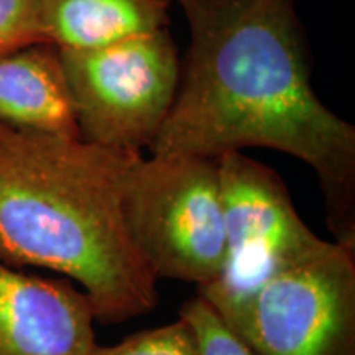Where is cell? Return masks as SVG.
<instances>
[{
    "label": "cell",
    "instance_id": "6da1fadb",
    "mask_svg": "<svg viewBox=\"0 0 355 355\" xmlns=\"http://www.w3.org/2000/svg\"><path fill=\"white\" fill-rule=\"evenodd\" d=\"M189 26L180 86L153 155L219 158L259 146L318 175L334 242L355 248V127L311 84L296 0H176Z\"/></svg>",
    "mask_w": 355,
    "mask_h": 355
},
{
    "label": "cell",
    "instance_id": "7a4b0ae2",
    "mask_svg": "<svg viewBox=\"0 0 355 355\" xmlns=\"http://www.w3.org/2000/svg\"><path fill=\"white\" fill-rule=\"evenodd\" d=\"M141 152L0 123V263L83 286L101 324L157 308L155 275L128 237L122 201Z\"/></svg>",
    "mask_w": 355,
    "mask_h": 355
},
{
    "label": "cell",
    "instance_id": "3957f363",
    "mask_svg": "<svg viewBox=\"0 0 355 355\" xmlns=\"http://www.w3.org/2000/svg\"><path fill=\"white\" fill-rule=\"evenodd\" d=\"M122 212L133 247L157 279L202 286L220 272L225 234L217 158H141L128 176Z\"/></svg>",
    "mask_w": 355,
    "mask_h": 355
},
{
    "label": "cell",
    "instance_id": "277c9868",
    "mask_svg": "<svg viewBox=\"0 0 355 355\" xmlns=\"http://www.w3.org/2000/svg\"><path fill=\"white\" fill-rule=\"evenodd\" d=\"M60 56L79 139L150 148L180 86L181 60L168 26L104 46L60 50Z\"/></svg>",
    "mask_w": 355,
    "mask_h": 355
},
{
    "label": "cell",
    "instance_id": "5b68a950",
    "mask_svg": "<svg viewBox=\"0 0 355 355\" xmlns=\"http://www.w3.org/2000/svg\"><path fill=\"white\" fill-rule=\"evenodd\" d=\"M225 255L198 295L230 322L268 278L303 259L322 241L301 219L285 181L273 168L227 152L217 158Z\"/></svg>",
    "mask_w": 355,
    "mask_h": 355
},
{
    "label": "cell",
    "instance_id": "8992f818",
    "mask_svg": "<svg viewBox=\"0 0 355 355\" xmlns=\"http://www.w3.org/2000/svg\"><path fill=\"white\" fill-rule=\"evenodd\" d=\"M229 324L257 355H355V248L322 241Z\"/></svg>",
    "mask_w": 355,
    "mask_h": 355
},
{
    "label": "cell",
    "instance_id": "52a82bcc",
    "mask_svg": "<svg viewBox=\"0 0 355 355\" xmlns=\"http://www.w3.org/2000/svg\"><path fill=\"white\" fill-rule=\"evenodd\" d=\"M94 309L69 279L0 263V355H89Z\"/></svg>",
    "mask_w": 355,
    "mask_h": 355
},
{
    "label": "cell",
    "instance_id": "ba28073f",
    "mask_svg": "<svg viewBox=\"0 0 355 355\" xmlns=\"http://www.w3.org/2000/svg\"><path fill=\"white\" fill-rule=\"evenodd\" d=\"M0 123L79 137L55 44L37 43L0 55Z\"/></svg>",
    "mask_w": 355,
    "mask_h": 355
},
{
    "label": "cell",
    "instance_id": "9c48e42d",
    "mask_svg": "<svg viewBox=\"0 0 355 355\" xmlns=\"http://www.w3.org/2000/svg\"><path fill=\"white\" fill-rule=\"evenodd\" d=\"M173 0H40L46 43L60 50L104 46L170 25Z\"/></svg>",
    "mask_w": 355,
    "mask_h": 355
},
{
    "label": "cell",
    "instance_id": "30bf717a",
    "mask_svg": "<svg viewBox=\"0 0 355 355\" xmlns=\"http://www.w3.org/2000/svg\"><path fill=\"white\" fill-rule=\"evenodd\" d=\"M180 318L193 327L199 355H257L214 306L199 295L181 306Z\"/></svg>",
    "mask_w": 355,
    "mask_h": 355
},
{
    "label": "cell",
    "instance_id": "8fae6325",
    "mask_svg": "<svg viewBox=\"0 0 355 355\" xmlns=\"http://www.w3.org/2000/svg\"><path fill=\"white\" fill-rule=\"evenodd\" d=\"M89 355H199L193 327L178 316L175 322L140 331L115 345H96Z\"/></svg>",
    "mask_w": 355,
    "mask_h": 355
},
{
    "label": "cell",
    "instance_id": "7c38bea8",
    "mask_svg": "<svg viewBox=\"0 0 355 355\" xmlns=\"http://www.w3.org/2000/svg\"><path fill=\"white\" fill-rule=\"evenodd\" d=\"M46 43L40 0H0V55Z\"/></svg>",
    "mask_w": 355,
    "mask_h": 355
}]
</instances>
